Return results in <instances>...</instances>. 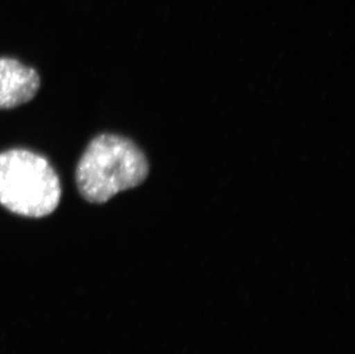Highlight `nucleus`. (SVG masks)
<instances>
[{"label":"nucleus","mask_w":355,"mask_h":354,"mask_svg":"<svg viewBox=\"0 0 355 354\" xmlns=\"http://www.w3.org/2000/svg\"><path fill=\"white\" fill-rule=\"evenodd\" d=\"M61 182L50 161L26 149L0 153V205L20 217H49L59 206Z\"/></svg>","instance_id":"obj_2"},{"label":"nucleus","mask_w":355,"mask_h":354,"mask_svg":"<svg viewBox=\"0 0 355 354\" xmlns=\"http://www.w3.org/2000/svg\"><path fill=\"white\" fill-rule=\"evenodd\" d=\"M148 171V159L137 144L121 135L101 134L82 154L75 180L85 201L104 204L121 191L143 183Z\"/></svg>","instance_id":"obj_1"},{"label":"nucleus","mask_w":355,"mask_h":354,"mask_svg":"<svg viewBox=\"0 0 355 354\" xmlns=\"http://www.w3.org/2000/svg\"><path fill=\"white\" fill-rule=\"evenodd\" d=\"M40 87V74L35 68L13 58H0V110L26 104Z\"/></svg>","instance_id":"obj_3"}]
</instances>
